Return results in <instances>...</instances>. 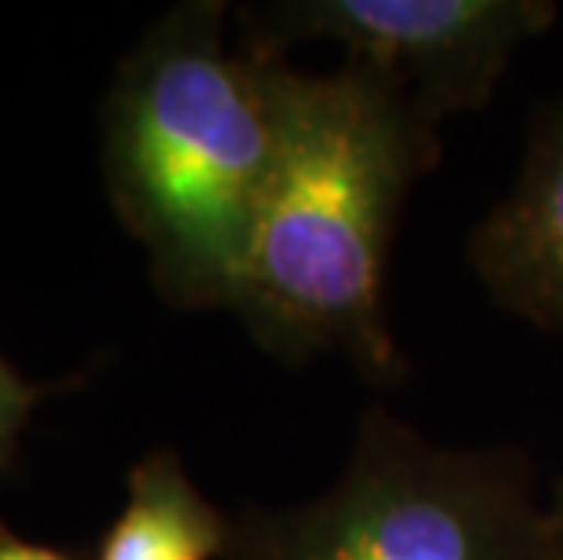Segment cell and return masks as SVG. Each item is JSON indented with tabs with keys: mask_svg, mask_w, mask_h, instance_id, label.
Instances as JSON below:
<instances>
[{
	"mask_svg": "<svg viewBox=\"0 0 563 560\" xmlns=\"http://www.w3.org/2000/svg\"><path fill=\"white\" fill-rule=\"evenodd\" d=\"M266 55L277 142L233 314L284 361L339 350L393 378L389 248L407 189L437 161V124L367 69L306 74Z\"/></svg>",
	"mask_w": 563,
	"mask_h": 560,
	"instance_id": "obj_1",
	"label": "cell"
},
{
	"mask_svg": "<svg viewBox=\"0 0 563 560\" xmlns=\"http://www.w3.org/2000/svg\"><path fill=\"white\" fill-rule=\"evenodd\" d=\"M222 0L146 30L102 102V175L124 230L178 309H236L273 164L266 47L225 41Z\"/></svg>",
	"mask_w": 563,
	"mask_h": 560,
	"instance_id": "obj_2",
	"label": "cell"
},
{
	"mask_svg": "<svg viewBox=\"0 0 563 560\" xmlns=\"http://www.w3.org/2000/svg\"><path fill=\"white\" fill-rule=\"evenodd\" d=\"M549 506L517 448H448L367 411L328 492L233 520L222 560H538Z\"/></svg>",
	"mask_w": 563,
	"mask_h": 560,
	"instance_id": "obj_3",
	"label": "cell"
},
{
	"mask_svg": "<svg viewBox=\"0 0 563 560\" xmlns=\"http://www.w3.org/2000/svg\"><path fill=\"white\" fill-rule=\"evenodd\" d=\"M560 15L549 0H287L247 15L269 52L323 41L393 85L429 124L481 110L512 55Z\"/></svg>",
	"mask_w": 563,
	"mask_h": 560,
	"instance_id": "obj_4",
	"label": "cell"
},
{
	"mask_svg": "<svg viewBox=\"0 0 563 560\" xmlns=\"http://www.w3.org/2000/svg\"><path fill=\"white\" fill-rule=\"evenodd\" d=\"M470 259L506 309L563 328V106L538 124L509 197L473 233Z\"/></svg>",
	"mask_w": 563,
	"mask_h": 560,
	"instance_id": "obj_5",
	"label": "cell"
},
{
	"mask_svg": "<svg viewBox=\"0 0 563 560\" xmlns=\"http://www.w3.org/2000/svg\"><path fill=\"white\" fill-rule=\"evenodd\" d=\"M233 517L194 484L175 451H150L128 473V498L95 560H222Z\"/></svg>",
	"mask_w": 563,
	"mask_h": 560,
	"instance_id": "obj_6",
	"label": "cell"
},
{
	"mask_svg": "<svg viewBox=\"0 0 563 560\" xmlns=\"http://www.w3.org/2000/svg\"><path fill=\"white\" fill-rule=\"evenodd\" d=\"M44 386L22 378L4 356H0V470H8V462L15 459L19 437L26 430L33 408L44 400Z\"/></svg>",
	"mask_w": 563,
	"mask_h": 560,
	"instance_id": "obj_7",
	"label": "cell"
},
{
	"mask_svg": "<svg viewBox=\"0 0 563 560\" xmlns=\"http://www.w3.org/2000/svg\"><path fill=\"white\" fill-rule=\"evenodd\" d=\"M0 560H77V557L52 550V546L30 542L19 531H11L8 524H0Z\"/></svg>",
	"mask_w": 563,
	"mask_h": 560,
	"instance_id": "obj_8",
	"label": "cell"
},
{
	"mask_svg": "<svg viewBox=\"0 0 563 560\" xmlns=\"http://www.w3.org/2000/svg\"><path fill=\"white\" fill-rule=\"evenodd\" d=\"M538 560H563V520L553 514V509H549V531H545Z\"/></svg>",
	"mask_w": 563,
	"mask_h": 560,
	"instance_id": "obj_9",
	"label": "cell"
},
{
	"mask_svg": "<svg viewBox=\"0 0 563 560\" xmlns=\"http://www.w3.org/2000/svg\"><path fill=\"white\" fill-rule=\"evenodd\" d=\"M549 509H553V514L563 520V481L556 484V492H553V503H549Z\"/></svg>",
	"mask_w": 563,
	"mask_h": 560,
	"instance_id": "obj_10",
	"label": "cell"
}]
</instances>
